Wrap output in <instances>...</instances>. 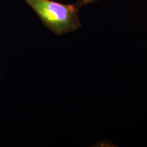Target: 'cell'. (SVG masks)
Returning a JSON list of instances; mask_svg holds the SVG:
<instances>
[{
  "label": "cell",
  "mask_w": 147,
  "mask_h": 147,
  "mask_svg": "<svg viewBox=\"0 0 147 147\" xmlns=\"http://www.w3.org/2000/svg\"><path fill=\"white\" fill-rule=\"evenodd\" d=\"M96 1H97V0H78V1L75 3V5H76L78 8H80L84 5L89 4V3H93Z\"/></svg>",
  "instance_id": "7a4b0ae2"
},
{
  "label": "cell",
  "mask_w": 147,
  "mask_h": 147,
  "mask_svg": "<svg viewBox=\"0 0 147 147\" xmlns=\"http://www.w3.org/2000/svg\"><path fill=\"white\" fill-rule=\"evenodd\" d=\"M44 25L57 36L75 32L81 27L78 8L53 0H24Z\"/></svg>",
  "instance_id": "6da1fadb"
},
{
  "label": "cell",
  "mask_w": 147,
  "mask_h": 147,
  "mask_svg": "<svg viewBox=\"0 0 147 147\" xmlns=\"http://www.w3.org/2000/svg\"><path fill=\"white\" fill-rule=\"evenodd\" d=\"M0 73H1V67H0Z\"/></svg>",
  "instance_id": "3957f363"
}]
</instances>
